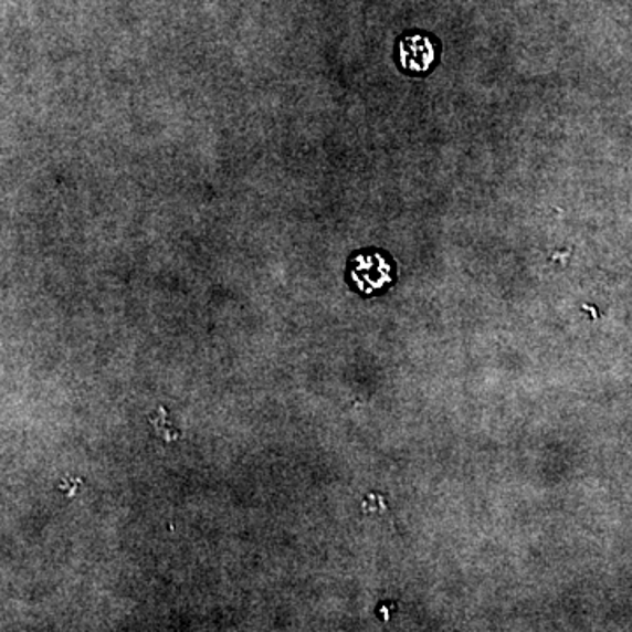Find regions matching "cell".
I'll return each instance as SVG.
<instances>
[{"label":"cell","mask_w":632,"mask_h":632,"mask_svg":"<svg viewBox=\"0 0 632 632\" xmlns=\"http://www.w3.org/2000/svg\"><path fill=\"white\" fill-rule=\"evenodd\" d=\"M396 278L392 259L381 250L368 249L351 255L348 280L360 294L375 295L387 291Z\"/></svg>","instance_id":"obj_1"},{"label":"cell","mask_w":632,"mask_h":632,"mask_svg":"<svg viewBox=\"0 0 632 632\" xmlns=\"http://www.w3.org/2000/svg\"><path fill=\"white\" fill-rule=\"evenodd\" d=\"M440 59L436 39L423 32H408L398 41L399 67L413 76L431 73Z\"/></svg>","instance_id":"obj_2"},{"label":"cell","mask_w":632,"mask_h":632,"mask_svg":"<svg viewBox=\"0 0 632 632\" xmlns=\"http://www.w3.org/2000/svg\"><path fill=\"white\" fill-rule=\"evenodd\" d=\"M160 419H151V422L155 423V428H157V432L158 434H160V436L164 438V440L166 441H175L176 438L180 436V434H178V431H175V428H171V425H167L166 423V410H164V408H160Z\"/></svg>","instance_id":"obj_3"}]
</instances>
